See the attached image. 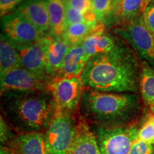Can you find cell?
<instances>
[{"label":"cell","mask_w":154,"mask_h":154,"mask_svg":"<svg viewBox=\"0 0 154 154\" xmlns=\"http://www.w3.org/2000/svg\"><path fill=\"white\" fill-rule=\"evenodd\" d=\"M124 41L109 52L90 58L81 74L86 87L99 91L136 94L141 63Z\"/></svg>","instance_id":"cell-1"},{"label":"cell","mask_w":154,"mask_h":154,"mask_svg":"<svg viewBox=\"0 0 154 154\" xmlns=\"http://www.w3.org/2000/svg\"><path fill=\"white\" fill-rule=\"evenodd\" d=\"M2 116L19 134L43 132L57 112L49 90L7 91L1 94Z\"/></svg>","instance_id":"cell-2"},{"label":"cell","mask_w":154,"mask_h":154,"mask_svg":"<svg viewBox=\"0 0 154 154\" xmlns=\"http://www.w3.org/2000/svg\"><path fill=\"white\" fill-rule=\"evenodd\" d=\"M79 112L94 127L116 128L131 126L141 113V104L136 94L103 92L85 87Z\"/></svg>","instance_id":"cell-3"},{"label":"cell","mask_w":154,"mask_h":154,"mask_svg":"<svg viewBox=\"0 0 154 154\" xmlns=\"http://www.w3.org/2000/svg\"><path fill=\"white\" fill-rule=\"evenodd\" d=\"M111 31L154 69V38L146 26L143 14L128 22L116 25Z\"/></svg>","instance_id":"cell-4"},{"label":"cell","mask_w":154,"mask_h":154,"mask_svg":"<svg viewBox=\"0 0 154 154\" xmlns=\"http://www.w3.org/2000/svg\"><path fill=\"white\" fill-rule=\"evenodd\" d=\"M77 121L74 114L57 111L44 131L49 154H69L75 137Z\"/></svg>","instance_id":"cell-5"},{"label":"cell","mask_w":154,"mask_h":154,"mask_svg":"<svg viewBox=\"0 0 154 154\" xmlns=\"http://www.w3.org/2000/svg\"><path fill=\"white\" fill-rule=\"evenodd\" d=\"M85 87L80 76L51 78L49 90L54 98L57 111L74 115L79 111L81 99Z\"/></svg>","instance_id":"cell-6"},{"label":"cell","mask_w":154,"mask_h":154,"mask_svg":"<svg viewBox=\"0 0 154 154\" xmlns=\"http://www.w3.org/2000/svg\"><path fill=\"white\" fill-rule=\"evenodd\" d=\"M138 130L134 125L93 128L101 154H129L133 143L138 138Z\"/></svg>","instance_id":"cell-7"},{"label":"cell","mask_w":154,"mask_h":154,"mask_svg":"<svg viewBox=\"0 0 154 154\" xmlns=\"http://www.w3.org/2000/svg\"><path fill=\"white\" fill-rule=\"evenodd\" d=\"M2 28L4 35L18 45L32 44L45 36L29 20L15 11L2 17Z\"/></svg>","instance_id":"cell-8"},{"label":"cell","mask_w":154,"mask_h":154,"mask_svg":"<svg viewBox=\"0 0 154 154\" xmlns=\"http://www.w3.org/2000/svg\"><path fill=\"white\" fill-rule=\"evenodd\" d=\"M50 80L20 66L1 76V94L13 91H47Z\"/></svg>","instance_id":"cell-9"},{"label":"cell","mask_w":154,"mask_h":154,"mask_svg":"<svg viewBox=\"0 0 154 154\" xmlns=\"http://www.w3.org/2000/svg\"><path fill=\"white\" fill-rule=\"evenodd\" d=\"M49 36H45L32 44L18 45L14 44L19 54L22 66L34 74L51 79L47 74V49Z\"/></svg>","instance_id":"cell-10"},{"label":"cell","mask_w":154,"mask_h":154,"mask_svg":"<svg viewBox=\"0 0 154 154\" xmlns=\"http://www.w3.org/2000/svg\"><path fill=\"white\" fill-rule=\"evenodd\" d=\"M13 11L26 17L44 36L51 35L47 0H25Z\"/></svg>","instance_id":"cell-11"},{"label":"cell","mask_w":154,"mask_h":154,"mask_svg":"<svg viewBox=\"0 0 154 154\" xmlns=\"http://www.w3.org/2000/svg\"><path fill=\"white\" fill-rule=\"evenodd\" d=\"M122 41L121 38L106 32L104 24L82 42L88 59L94 56L109 52L117 47Z\"/></svg>","instance_id":"cell-12"},{"label":"cell","mask_w":154,"mask_h":154,"mask_svg":"<svg viewBox=\"0 0 154 154\" xmlns=\"http://www.w3.org/2000/svg\"><path fill=\"white\" fill-rule=\"evenodd\" d=\"M69 154H101L95 134L81 116L77 121L75 137Z\"/></svg>","instance_id":"cell-13"},{"label":"cell","mask_w":154,"mask_h":154,"mask_svg":"<svg viewBox=\"0 0 154 154\" xmlns=\"http://www.w3.org/2000/svg\"><path fill=\"white\" fill-rule=\"evenodd\" d=\"M9 144L15 154H49L43 132L19 134Z\"/></svg>","instance_id":"cell-14"},{"label":"cell","mask_w":154,"mask_h":154,"mask_svg":"<svg viewBox=\"0 0 154 154\" xmlns=\"http://www.w3.org/2000/svg\"><path fill=\"white\" fill-rule=\"evenodd\" d=\"M71 46L61 36L49 35L47 49V74L50 79L57 74Z\"/></svg>","instance_id":"cell-15"},{"label":"cell","mask_w":154,"mask_h":154,"mask_svg":"<svg viewBox=\"0 0 154 154\" xmlns=\"http://www.w3.org/2000/svg\"><path fill=\"white\" fill-rule=\"evenodd\" d=\"M88 60L82 44L71 47L63 60L61 69L55 76H81Z\"/></svg>","instance_id":"cell-16"},{"label":"cell","mask_w":154,"mask_h":154,"mask_svg":"<svg viewBox=\"0 0 154 154\" xmlns=\"http://www.w3.org/2000/svg\"><path fill=\"white\" fill-rule=\"evenodd\" d=\"M51 35L61 36L66 28V0H47Z\"/></svg>","instance_id":"cell-17"},{"label":"cell","mask_w":154,"mask_h":154,"mask_svg":"<svg viewBox=\"0 0 154 154\" xmlns=\"http://www.w3.org/2000/svg\"><path fill=\"white\" fill-rule=\"evenodd\" d=\"M102 24L103 23L99 21H88L71 24L67 26L62 36L71 47H73L82 44L88 36L96 32Z\"/></svg>","instance_id":"cell-18"},{"label":"cell","mask_w":154,"mask_h":154,"mask_svg":"<svg viewBox=\"0 0 154 154\" xmlns=\"http://www.w3.org/2000/svg\"><path fill=\"white\" fill-rule=\"evenodd\" d=\"M22 66L19 54L11 42L3 34L0 41V76Z\"/></svg>","instance_id":"cell-19"},{"label":"cell","mask_w":154,"mask_h":154,"mask_svg":"<svg viewBox=\"0 0 154 154\" xmlns=\"http://www.w3.org/2000/svg\"><path fill=\"white\" fill-rule=\"evenodd\" d=\"M139 88L144 101L154 107V69L145 61L141 62Z\"/></svg>","instance_id":"cell-20"},{"label":"cell","mask_w":154,"mask_h":154,"mask_svg":"<svg viewBox=\"0 0 154 154\" xmlns=\"http://www.w3.org/2000/svg\"><path fill=\"white\" fill-rule=\"evenodd\" d=\"M143 0H122L115 13L119 24L129 22L140 15L143 13Z\"/></svg>","instance_id":"cell-21"},{"label":"cell","mask_w":154,"mask_h":154,"mask_svg":"<svg viewBox=\"0 0 154 154\" xmlns=\"http://www.w3.org/2000/svg\"><path fill=\"white\" fill-rule=\"evenodd\" d=\"M92 10L98 21L103 23L111 14H114L113 0H93Z\"/></svg>","instance_id":"cell-22"},{"label":"cell","mask_w":154,"mask_h":154,"mask_svg":"<svg viewBox=\"0 0 154 154\" xmlns=\"http://www.w3.org/2000/svg\"><path fill=\"white\" fill-rule=\"evenodd\" d=\"M88 21H89V22L98 21V19L96 18L95 14L93 12V11H91V12L84 14V13L81 12V11L76 10V9L67 5L66 27L71 24L84 22H88Z\"/></svg>","instance_id":"cell-23"},{"label":"cell","mask_w":154,"mask_h":154,"mask_svg":"<svg viewBox=\"0 0 154 154\" xmlns=\"http://www.w3.org/2000/svg\"><path fill=\"white\" fill-rule=\"evenodd\" d=\"M138 139L154 145V115L149 116L138 134Z\"/></svg>","instance_id":"cell-24"},{"label":"cell","mask_w":154,"mask_h":154,"mask_svg":"<svg viewBox=\"0 0 154 154\" xmlns=\"http://www.w3.org/2000/svg\"><path fill=\"white\" fill-rule=\"evenodd\" d=\"M154 145L137 138L133 143L129 154H152Z\"/></svg>","instance_id":"cell-25"},{"label":"cell","mask_w":154,"mask_h":154,"mask_svg":"<svg viewBox=\"0 0 154 154\" xmlns=\"http://www.w3.org/2000/svg\"><path fill=\"white\" fill-rule=\"evenodd\" d=\"M67 5L81 12H91L92 10V2L91 0H66Z\"/></svg>","instance_id":"cell-26"},{"label":"cell","mask_w":154,"mask_h":154,"mask_svg":"<svg viewBox=\"0 0 154 154\" xmlns=\"http://www.w3.org/2000/svg\"><path fill=\"white\" fill-rule=\"evenodd\" d=\"M0 128H1V143L2 145H5L6 143H10L14 139L16 136H14L13 133L11 131L12 128L7 124L3 117L1 116L0 119Z\"/></svg>","instance_id":"cell-27"},{"label":"cell","mask_w":154,"mask_h":154,"mask_svg":"<svg viewBox=\"0 0 154 154\" xmlns=\"http://www.w3.org/2000/svg\"><path fill=\"white\" fill-rule=\"evenodd\" d=\"M25 0H0V14L2 17L16 9Z\"/></svg>","instance_id":"cell-28"},{"label":"cell","mask_w":154,"mask_h":154,"mask_svg":"<svg viewBox=\"0 0 154 154\" xmlns=\"http://www.w3.org/2000/svg\"><path fill=\"white\" fill-rule=\"evenodd\" d=\"M143 15L146 26L151 33L154 34V1L147 6Z\"/></svg>","instance_id":"cell-29"},{"label":"cell","mask_w":154,"mask_h":154,"mask_svg":"<svg viewBox=\"0 0 154 154\" xmlns=\"http://www.w3.org/2000/svg\"><path fill=\"white\" fill-rule=\"evenodd\" d=\"M1 154H15V153L11 151V149H9V148L8 149H7V148L2 147V146Z\"/></svg>","instance_id":"cell-30"},{"label":"cell","mask_w":154,"mask_h":154,"mask_svg":"<svg viewBox=\"0 0 154 154\" xmlns=\"http://www.w3.org/2000/svg\"><path fill=\"white\" fill-rule=\"evenodd\" d=\"M121 1L122 0H113V8H114V14L116 13V11L117 9H118L119 5H120V3L121 2Z\"/></svg>","instance_id":"cell-31"},{"label":"cell","mask_w":154,"mask_h":154,"mask_svg":"<svg viewBox=\"0 0 154 154\" xmlns=\"http://www.w3.org/2000/svg\"><path fill=\"white\" fill-rule=\"evenodd\" d=\"M154 0H143V11H145V9L146 7H147V6L149 5L150 3H151L152 2H153Z\"/></svg>","instance_id":"cell-32"},{"label":"cell","mask_w":154,"mask_h":154,"mask_svg":"<svg viewBox=\"0 0 154 154\" xmlns=\"http://www.w3.org/2000/svg\"><path fill=\"white\" fill-rule=\"evenodd\" d=\"M151 109L152 112H153V114L154 115V107H152V108H151Z\"/></svg>","instance_id":"cell-33"},{"label":"cell","mask_w":154,"mask_h":154,"mask_svg":"<svg viewBox=\"0 0 154 154\" xmlns=\"http://www.w3.org/2000/svg\"><path fill=\"white\" fill-rule=\"evenodd\" d=\"M152 154H154V147H153V153H152Z\"/></svg>","instance_id":"cell-34"},{"label":"cell","mask_w":154,"mask_h":154,"mask_svg":"<svg viewBox=\"0 0 154 154\" xmlns=\"http://www.w3.org/2000/svg\"><path fill=\"white\" fill-rule=\"evenodd\" d=\"M153 38H154V34H153Z\"/></svg>","instance_id":"cell-35"},{"label":"cell","mask_w":154,"mask_h":154,"mask_svg":"<svg viewBox=\"0 0 154 154\" xmlns=\"http://www.w3.org/2000/svg\"><path fill=\"white\" fill-rule=\"evenodd\" d=\"M91 2H93V0H91Z\"/></svg>","instance_id":"cell-36"}]
</instances>
